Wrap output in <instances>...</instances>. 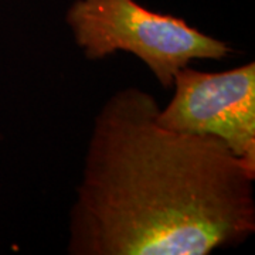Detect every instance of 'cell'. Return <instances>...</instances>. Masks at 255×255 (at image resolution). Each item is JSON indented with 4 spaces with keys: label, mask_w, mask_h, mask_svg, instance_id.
Masks as SVG:
<instances>
[{
    "label": "cell",
    "mask_w": 255,
    "mask_h": 255,
    "mask_svg": "<svg viewBox=\"0 0 255 255\" xmlns=\"http://www.w3.org/2000/svg\"><path fill=\"white\" fill-rule=\"evenodd\" d=\"M172 101L157 112L160 125L219 137L234 155L255 167V63L223 73L187 67L173 78Z\"/></svg>",
    "instance_id": "3"
},
{
    "label": "cell",
    "mask_w": 255,
    "mask_h": 255,
    "mask_svg": "<svg viewBox=\"0 0 255 255\" xmlns=\"http://www.w3.org/2000/svg\"><path fill=\"white\" fill-rule=\"evenodd\" d=\"M149 92H114L94 121L70 213L73 255H207L255 231V167L219 137L157 121Z\"/></svg>",
    "instance_id": "1"
},
{
    "label": "cell",
    "mask_w": 255,
    "mask_h": 255,
    "mask_svg": "<svg viewBox=\"0 0 255 255\" xmlns=\"http://www.w3.org/2000/svg\"><path fill=\"white\" fill-rule=\"evenodd\" d=\"M65 21L88 60L132 53L164 88L172 87L176 73L193 60H221L231 53L226 41L136 0H75Z\"/></svg>",
    "instance_id": "2"
}]
</instances>
